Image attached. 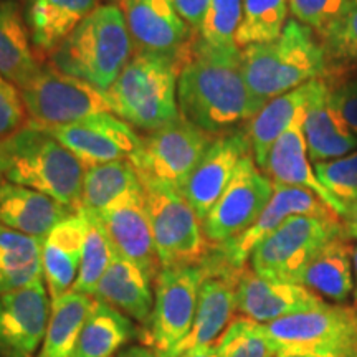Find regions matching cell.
I'll list each match as a JSON object with an SVG mask.
<instances>
[{"label": "cell", "instance_id": "cell-1", "mask_svg": "<svg viewBox=\"0 0 357 357\" xmlns=\"http://www.w3.org/2000/svg\"><path fill=\"white\" fill-rule=\"evenodd\" d=\"M181 61L177 105L185 121L222 136L255 116L238 47L215 50L194 37L181 53Z\"/></svg>", "mask_w": 357, "mask_h": 357}, {"label": "cell", "instance_id": "cell-2", "mask_svg": "<svg viewBox=\"0 0 357 357\" xmlns=\"http://www.w3.org/2000/svg\"><path fill=\"white\" fill-rule=\"evenodd\" d=\"M242 66L257 114L275 98L323 78L328 60L323 43L310 26L289 20L275 42L243 48Z\"/></svg>", "mask_w": 357, "mask_h": 357}, {"label": "cell", "instance_id": "cell-3", "mask_svg": "<svg viewBox=\"0 0 357 357\" xmlns=\"http://www.w3.org/2000/svg\"><path fill=\"white\" fill-rule=\"evenodd\" d=\"M0 162L6 181L48 195L70 211H79L86 169L47 129L26 123L0 142Z\"/></svg>", "mask_w": 357, "mask_h": 357}, {"label": "cell", "instance_id": "cell-4", "mask_svg": "<svg viewBox=\"0 0 357 357\" xmlns=\"http://www.w3.org/2000/svg\"><path fill=\"white\" fill-rule=\"evenodd\" d=\"M132 55L134 45L121 7L102 3L65 38L48 63L108 91Z\"/></svg>", "mask_w": 357, "mask_h": 357}, {"label": "cell", "instance_id": "cell-5", "mask_svg": "<svg viewBox=\"0 0 357 357\" xmlns=\"http://www.w3.org/2000/svg\"><path fill=\"white\" fill-rule=\"evenodd\" d=\"M181 65V55L134 52L121 75L106 91L113 114L146 134L178 121Z\"/></svg>", "mask_w": 357, "mask_h": 357}, {"label": "cell", "instance_id": "cell-6", "mask_svg": "<svg viewBox=\"0 0 357 357\" xmlns=\"http://www.w3.org/2000/svg\"><path fill=\"white\" fill-rule=\"evenodd\" d=\"M342 235L346 231L339 218L291 217L257 245L250 255L252 271L266 280L298 283L312 258Z\"/></svg>", "mask_w": 357, "mask_h": 357}, {"label": "cell", "instance_id": "cell-7", "mask_svg": "<svg viewBox=\"0 0 357 357\" xmlns=\"http://www.w3.org/2000/svg\"><path fill=\"white\" fill-rule=\"evenodd\" d=\"M215 136L181 119L147 132L129 158L142 187H160L181 192Z\"/></svg>", "mask_w": 357, "mask_h": 357}, {"label": "cell", "instance_id": "cell-8", "mask_svg": "<svg viewBox=\"0 0 357 357\" xmlns=\"http://www.w3.org/2000/svg\"><path fill=\"white\" fill-rule=\"evenodd\" d=\"M20 91L29 123L43 129L66 126L100 113H113L106 91L61 73L48 61Z\"/></svg>", "mask_w": 357, "mask_h": 357}, {"label": "cell", "instance_id": "cell-9", "mask_svg": "<svg viewBox=\"0 0 357 357\" xmlns=\"http://www.w3.org/2000/svg\"><path fill=\"white\" fill-rule=\"evenodd\" d=\"M144 200L160 266L202 263L211 245L202 222L184 195L174 189L144 187Z\"/></svg>", "mask_w": 357, "mask_h": 357}, {"label": "cell", "instance_id": "cell-10", "mask_svg": "<svg viewBox=\"0 0 357 357\" xmlns=\"http://www.w3.org/2000/svg\"><path fill=\"white\" fill-rule=\"evenodd\" d=\"M205 263L160 268L154 281V311L151 318V344L158 357L169 354L189 336L197 311L199 291L207 278Z\"/></svg>", "mask_w": 357, "mask_h": 357}, {"label": "cell", "instance_id": "cell-11", "mask_svg": "<svg viewBox=\"0 0 357 357\" xmlns=\"http://www.w3.org/2000/svg\"><path fill=\"white\" fill-rule=\"evenodd\" d=\"M278 352L307 351L357 354V310L324 306L263 324Z\"/></svg>", "mask_w": 357, "mask_h": 357}, {"label": "cell", "instance_id": "cell-12", "mask_svg": "<svg viewBox=\"0 0 357 357\" xmlns=\"http://www.w3.org/2000/svg\"><path fill=\"white\" fill-rule=\"evenodd\" d=\"M273 190V181L258 169L253 155H245L230 184L202 222L208 245L218 247L247 231L265 211Z\"/></svg>", "mask_w": 357, "mask_h": 357}, {"label": "cell", "instance_id": "cell-13", "mask_svg": "<svg viewBox=\"0 0 357 357\" xmlns=\"http://www.w3.org/2000/svg\"><path fill=\"white\" fill-rule=\"evenodd\" d=\"M273 197L247 231L230 242L218 245L215 252L208 253L223 263L225 266L235 271L245 270V263L250 260V255L255 247L268 235H271L276 229H280L288 218L296 215L307 217H324V218H339L331 208L321 200L318 195L312 194L311 190L303 189V187L275 184ZM341 220V218H339Z\"/></svg>", "mask_w": 357, "mask_h": 357}, {"label": "cell", "instance_id": "cell-14", "mask_svg": "<svg viewBox=\"0 0 357 357\" xmlns=\"http://www.w3.org/2000/svg\"><path fill=\"white\" fill-rule=\"evenodd\" d=\"M52 312L45 280L0 294V357H33L42 347Z\"/></svg>", "mask_w": 357, "mask_h": 357}, {"label": "cell", "instance_id": "cell-15", "mask_svg": "<svg viewBox=\"0 0 357 357\" xmlns=\"http://www.w3.org/2000/svg\"><path fill=\"white\" fill-rule=\"evenodd\" d=\"M47 131L55 136L84 169L129 159L141 142V136L134 128L113 113L89 116L82 121Z\"/></svg>", "mask_w": 357, "mask_h": 357}, {"label": "cell", "instance_id": "cell-16", "mask_svg": "<svg viewBox=\"0 0 357 357\" xmlns=\"http://www.w3.org/2000/svg\"><path fill=\"white\" fill-rule=\"evenodd\" d=\"M248 154H252V147L247 129L215 136L207 147L181 189V194L197 213L200 222H204L212 211L234 178L240 160Z\"/></svg>", "mask_w": 357, "mask_h": 357}, {"label": "cell", "instance_id": "cell-17", "mask_svg": "<svg viewBox=\"0 0 357 357\" xmlns=\"http://www.w3.org/2000/svg\"><path fill=\"white\" fill-rule=\"evenodd\" d=\"M119 255L141 268L155 281L160 261L155 252L153 229L146 211L144 187L129 190L98 213Z\"/></svg>", "mask_w": 357, "mask_h": 357}, {"label": "cell", "instance_id": "cell-18", "mask_svg": "<svg viewBox=\"0 0 357 357\" xmlns=\"http://www.w3.org/2000/svg\"><path fill=\"white\" fill-rule=\"evenodd\" d=\"M204 263L208 268V275L200 287L194 324L189 336L169 357H181L197 346L213 344L234 321L231 318L236 310V281L243 270H231L212 255L205 257Z\"/></svg>", "mask_w": 357, "mask_h": 357}, {"label": "cell", "instance_id": "cell-19", "mask_svg": "<svg viewBox=\"0 0 357 357\" xmlns=\"http://www.w3.org/2000/svg\"><path fill=\"white\" fill-rule=\"evenodd\" d=\"M121 10L134 52L177 56L195 37L171 0H124Z\"/></svg>", "mask_w": 357, "mask_h": 357}, {"label": "cell", "instance_id": "cell-20", "mask_svg": "<svg viewBox=\"0 0 357 357\" xmlns=\"http://www.w3.org/2000/svg\"><path fill=\"white\" fill-rule=\"evenodd\" d=\"M324 305L323 298L298 283L266 280L248 270L236 281V310L260 324Z\"/></svg>", "mask_w": 357, "mask_h": 357}, {"label": "cell", "instance_id": "cell-21", "mask_svg": "<svg viewBox=\"0 0 357 357\" xmlns=\"http://www.w3.org/2000/svg\"><path fill=\"white\" fill-rule=\"evenodd\" d=\"M305 113L298 116L291 126L278 137V141L275 142L270 153H268L266 164L261 171L275 184L303 187V189L311 190L342 222V218L346 215V208L324 189L318 176H316L314 166H312L310 160L305 131H303Z\"/></svg>", "mask_w": 357, "mask_h": 357}, {"label": "cell", "instance_id": "cell-22", "mask_svg": "<svg viewBox=\"0 0 357 357\" xmlns=\"http://www.w3.org/2000/svg\"><path fill=\"white\" fill-rule=\"evenodd\" d=\"M100 7V0H24V19L40 60L48 61L82 22Z\"/></svg>", "mask_w": 357, "mask_h": 357}, {"label": "cell", "instance_id": "cell-23", "mask_svg": "<svg viewBox=\"0 0 357 357\" xmlns=\"http://www.w3.org/2000/svg\"><path fill=\"white\" fill-rule=\"evenodd\" d=\"M84 215L77 211L61 220L42 242L43 280L52 301L73 289L77 283L84 242Z\"/></svg>", "mask_w": 357, "mask_h": 357}, {"label": "cell", "instance_id": "cell-24", "mask_svg": "<svg viewBox=\"0 0 357 357\" xmlns=\"http://www.w3.org/2000/svg\"><path fill=\"white\" fill-rule=\"evenodd\" d=\"M73 211L48 195L0 178V225L19 234L45 238Z\"/></svg>", "mask_w": 357, "mask_h": 357}, {"label": "cell", "instance_id": "cell-25", "mask_svg": "<svg viewBox=\"0 0 357 357\" xmlns=\"http://www.w3.org/2000/svg\"><path fill=\"white\" fill-rule=\"evenodd\" d=\"M153 280L132 261L114 253L108 270L98 284L95 298L121 311L131 321L151 326L154 311Z\"/></svg>", "mask_w": 357, "mask_h": 357}, {"label": "cell", "instance_id": "cell-26", "mask_svg": "<svg viewBox=\"0 0 357 357\" xmlns=\"http://www.w3.org/2000/svg\"><path fill=\"white\" fill-rule=\"evenodd\" d=\"M324 84L323 78L312 79L303 86L284 93L270 102H266L258 113L248 121L247 134L252 147V155L258 169L266 164L268 153L278 141V137L294 123L298 116L305 113L316 93Z\"/></svg>", "mask_w": 357, "mask_h": 357}, {"label": "cell", "instance_id": "cell-27", "mask_svg": "<svg viewBox=\"0 0 357 357\" xmlns=\"http://www.w3.org/2000/svg\"><path fill=\"white\" fill-rule=\"evenodd\" d=\"M303 131L312 164L344 158L357 151V136L329 102L326 82L307 105Z\"/></svg>", "mask_w": 357, "mask_h": 357}, {"label": "cell", "instance_id": "cell-28", "mask_svg": "<svg viewBox=\"0 0 357 357\" xmlns=\"http://www.w3.org/2000/svg\"><path fill=\"white\" fill-rule=\"evenodd\" d=\"M43 61L35 52L19 0H0V75L20 89L37 77Z\"/></svg>", "mask_w": 357, "mask_h": 357}, {"label": "cell", "instance_id": "cell-29", "mask_svg": "<svg viewBox=\"0 0 357 357\" xmlns=\"http://www.w3.org/2000/svg\"><path fill=\"white\" fill-rule=\"evenodd\" d=\"M352 252L354 248L347 242V235L337 236L312 258L298 283L321 298L346 301L356 289Z\"/></svg>", "mask_w": 357, "mask_h": 357}, {"label": "cell", "instance_id": "cell-30", "mask_svg": "<svg viewBox=\"0 0 357 357\" xmlns=\"http://www.w3.org/2000/svg\"><path fill=\"white\" fill-rule=\"evenodd\" d=\"M134 336L136 328L128 316L95 298L71 357H116Z\"/></svg>", "mask_w": 357, "mask_h": 357}, {"label": "cell", "instance_id": "cell-31", "mask_svg": "<svg viewBox=\"0 0 357 357\" xmlns=\"http://www.w3.org/2000/svg\"><path fill=\"white\" fill-rule=\"evenodd\" d=\"M95 298L71 291L52 301L50 321L37 357H71Z\"/></svg>", "mask_w": 357, "mask_h": 357}, {"label": "cell", "instance_id": "cell-32", "mask_svg": "<svg viewBox=\"0 0 357 357\" xmlns=\"http://www.w3.org/2000/svg\"><path fill=\"white\" fill-rule=\"evenodd\" d=\"M42 242L0 225V294L43 280Z\"/></svg>", "mask_w": 357, "mask_h": 357}, {"label": "cell", "instance_id": "cell-33", "mask_svg": "<svg viewBox=\"0 0 357 357\" xmlns=\"http://www.w3.org/2000/svg\"><path fill=\"white\" fill-rule=\"evenodd\" d=\"M134 189H142V184L129 159L86 169L79 208L100 213L116 199Z\"/></svg>", "mask_w": 357, "mask_h": 357}, {"label": "cell", "instance_id": "cell-34", "mask_svg": "<svg viewBox=\"0 0 357 357\" xmlns=\"http://www.w3.org/2000/svg\"><path fill=\"white\" fill-rule=\"evenodd\" d=\"M288 13L289 0H243L236 47L243 50L252 45L275 42L288 24Z\"/></svg>", "mask_w": 357, "mask_h": 357}, {"label": "cell", "instance_id": "cell-35", "mask_svg": "<svg viewBox=\"0 0 357 357\" xmlns=\"http://www.w3.org/2000/svg\"><path fill=\"white\" fill-rule=\"evenodd\" d=\"M82 212L84 215L86 227H84L82 265H79L78 278L73 287V291L95 298L98 284H100L102 275L108 270L116 250L113 243H111L108 231L102 227L98 213L88 211Z\"/></svg>", "mask_w": 357, "mask_h": 357}, {"label": "cell", "instance_id": "cell-36", "mask_svg": "<svg viewBox=\"0 0 357 357\" xmlns=\"http://www.w3.org/2000/svg\"><path fill=\"white\" fill-rule=\"evenodd\" d=\"M218 357H278V349L265 326L250 318H236L217 342Z\"/></svg>", "mask_w": 357, "mask_h": 357}, {"label": "cell", "instance_id": "cell-37", "mask_svg": "<svg viewBox=\"0 0 357 357\" xmlns=\"http://www.w3.org/2000/svg\"><path fill=\"white\" fill-rule=\"evenodd\" d=\"M243 0H211L205 19L195 35L199 43L215 50L236 48L235 37L242 22Z\"/></svg>", "mask_w": 357, "mask_h": 357}, {"label": "cell", "instance_id": "cell-38", "mask_svg": "<svg viewBox=\"0 0 357 357\" xmlns=\"http://www.w3.org/2000/svg\"><path fill=\"white\" fill-rule=\"evenodd\" d=\"M328 65L357 68V0L319 37Z\"/></svg>", "mask_w": 357, "mask_h": 357}, {"label": "cell", "instance_id": "cell-39", "mask_svg": "<svg viewBox=\"0 0 357 357\" xmlns=\"http://www.w3.org/2000/svg\"><path fill=\"white\" fill-rule=\"evenodd\" d=\"M319 182L342 207L357 200V151L344 158L312 164Z\"/></svg>", "mask_w": 357, "mask_h": 357}, {"label": "cell", "instance_id": "cell-40", "mask_svg": "<svg viewBox=\"0 0 357 357\" xmlns=\"http://www.w3.org/2000/svg\"><path fill=\"white\" fill-rule=\"evenodd\" d=\"M352 0H289L294 20L321 37L347 10Z\"/></svg>", "mask_w": 357, "mask_h": 357}, {"label": "cell", "instance_id": "cell-41", "mask_svg": "<svg viewBox=\"0 0 357 357\" xmlns=\"http://www.w3.org/2000/svg\"><path fill=\"white\" fill-rule=\"evenodd\" d=\"M29 123L19 86L0 75V142L20 131Z\"/></svg>", "mask_w": 357, "mask_h": 357}, {"label": "cell", "instance_id": "cell-42", "mask_svg": "<svg viewBox=\"0 0 357 357\" xmlns=\"http://www.w3.org/2000/svg\"><path fill=\"white\" fill-rule=\"evenodd\" d=\"M329 102L357 136V77L329 88Z\"/></svg>", "mask_w": 357, "mask_h": 357}, {"label": "cell", "instance_id": "cell-43", "mask_svg": "<svg viewBox=\"0 0 357 357\" xmlns=\"http://www.w3.org/2000/svg\"><path fill=\"white\" fill-rule=\"evenodd\" d=\"M171 3L177 15L192 30V33L197 35L205 19V13L211 6V0H171Z\"/></svg>", "mask_w": 357, "mask_h": 357}, {"label": "cell", "instance_id": "cell-44", "mask_svg": "<svg viewBox=\"0 0 357 357\" xmlns=\"http://www.w3.org/2000/svg\"><path fill=\"white\" fill-rule=\"evenodd\" d=\"M342 227H344L347 238L357 240V200L347 207L346 215L342 218Z\"/></svg>", "mask_w": 357, "mask_h": 357}, {"label": "cell", "instance_id": "cell-45", "mask_svg": "<svg viewBox=\"0 0 357 357\" xmlns=\"http://www.w3.org/2000/svg\"><path fill=\"white\" fill-rule=\"evenodd\" d=\"M278 357H357V354H336V352H307V351H284Z\"/></svg>", "mask_w": 357, "mask_h": 357}, {"label": "cell", "instance_id": "cell-46", "mask_svg": "<svg viewBox=\"0 0 357 357\" xmlns=\"http://www.w3.org/2000/svg\"><path fill=\"white\" fill-rule=\"evenodd\" d=\"M181 357H218V352H217V346H197L194 347V349L187 351L184 356Z\"/></svg>", "mask_w": 357, "mask_h": 357}, {"label": "cell", "instance_id": "cell-47", "mask_svg": "<svg viewBox=\"0 0 357 357\" xmlns=\"http://www.w3.org/2000/svg\"><path fill=\"white\" fill-rule=\"evenodd\" d=\"M123 357H158V354H147L146 351H136L132 349L128 354H123Z\"/></svg>", "mask_w": 357, "mask_h": 357}, {"label": "cell", "instance_id": "cell-48", "mask_svg": "<svg viewBox=\"0 0 357 357\" xmlns=\"http://www.w3.org/2000/svg\"><path fill=\"white\" fill-rule=\"evenodd\" d=\"M352 265H354V280H356V289H354V298L357 301V247L352 252Z\"/></svg>", "mask_w": 357, "mask_h": 357}, {"label": "cell", "instance_id": "cell-49", "mask_svg": "<svg viewBox=\"0 0 357 357\" xmlns=\"http://www.w3.org/2000/svg\"><path fill=\"white\" fill-rule=\"evenodd\" d=\"M123 2L124 0H106V3H111V6H118V7H121Z\"/></svg>", "mask_w": 357, "mask_h": 357}, {"label": "cell", "instance_id": "cell-50", "mask_svg": "<svg viewBox=\"0 0 357 357\" xmlns=\"http://www.w3.org/2000/svg\"><path fill=\"white\" fill-rule=\"evenodd\" d=\"M0 178H3L2 177V162H0Z\"/></svg>", "mask_w": 357, "mask_h": 357}]
</instances>
